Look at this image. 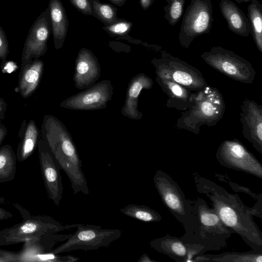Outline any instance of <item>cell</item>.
<instances>
[{
  "label": "cell",
  "instance_id": "obj_1",
  "mask_svg": "<svg viewBox=\"0 0 262 262\" xmlns=\"http://www.w3.org/2000/svg\"><path fill=\"white\" fill-rule=\"evenodd\" d=\"M196 189L211 201L224 224L238 234L252 249L262 250V233L253 215H262L254 208L246 206L237 194H232L211 180L193 173Z\"/></svg>",
  "mask_w": 262,
  "mask_h": 262
},
{
  "label": "cell",
  "instance_id": "obj_2",
  "mask_svg": "<svg viewBox=\"0 0 262 262\" xmlns=\"http://www.w3.org/2000/svg\"><path fill=\"white\" fill-rule=\"evenodd\" d=\"M42 133L43 140L70 180L73 193L88 195L90 191L82 169L81 160L67 127L56 117L46 115Z\"/></svg>",
  "mask_w": 262,
  "mask_h": 262
},
{
  "label": "cell",
  "instance_id": "obj_3",
  "mask_svg": "<svg viewBox=\"0 0 262 262\" xmlns=\"http://www.w3.org/2000/svg\"><path fill=\"white\" fill-rule=\"evenodd\" d=\"M190 212L185 233L181 238L185 242L205 247L207 251L220 250L227 245L233 232L222 222L212 208L202 198L190 200Z\"/></svg>",
  "mask_w": 262,
  "mask_h": 262
},
{
  "label": "cell",
  "instance_id": "obj_4",
  "mask_svg": "<svg viewBox=\"0 0 262 262\" xmlns=\"http://www.w3.org/2000/svg\"><path fill=\"white\" fill-rule=\"evenodd\" d=\"M225 110L222 93L217 88L207 84L203 89L192 92L191 104L187 110L182 111L176 127L199 135L202 126L216 125Z\"/></svg>",
  "mask_w": 262,
  "mask_h": 262
},
{
  "label": "cell",
  "instance_id": "obj_5",
  "mask_svg": "<svg viewBox=\"0 0 262 262\" xmlns=\"http://www.w3.org/2000/svg\"><path fill=\"white\" fill-rule=\"evenodd\" d=\"M12 205L19 212L23 220L11 227L0 230V246L37 239L45 234L57 233L76 228L78 224L63 225L50 216L32 215L18 203Z\"/></svg>",
  "mask_w": 262,
  "mask_h": 262
},
{
  "label": "cell",
  "instance_id": "obj_6",
  "mask_svg": "<svg viewBox=\"0 0 262 262\" xmlns=\"http://www.w3.org/2000/svg\"><path fill=\"white\" fill-rule=\"evenodd\" d=\"M76 228L68 239L50 252L59 254L75 250H96L109 247L122 234L119 229L103 228L99 225L78 224Z\"/></svg>",
  "mask_w": 262,
  "mask_h": 262
},
{
  "label": "cell",
  "instance_id": "obj_7",
  "mask_svg": "<svg viewBox=\"0 0 262 262\" xmlns=\"http://www.w3.org/2000/svg\"><path fill=\"white\" fill-rule=\"evenodd\" d=\"M151 63L157 76L174 81L192 92L203 89L207 82L201 71L185 61L165 51L160 58H154Z\"/></svg>",
  "mask_w": 262,
  "mask_h": 262
},
{
  "label": "cell",
  "instance_id": "obj_8",
  "mask_svg": "<svg viewBox=\"0 0 262 262\" xmlns=\"http://www.w3.org/2000/svg\"><path fill=\"white\" fill-rule=\"evenodd\" d=\"M210 67L227 77L245 83L252 84L256 72L251 64L232 51L214 46L201 55Z\"/></svg>",
  "mask_w": 262,
  "mask_h": 262
},
{
  "label": "cell",
  "instance_id": "obj_9",
  "mask_svg": "<svg viewBox=\"0 0 262 262\" xmlns=\"http://www.w3.org/2000/svg\"><path fill=\"white\" fill-rule=\"evenodd\" d=\"M182 17L178 38L180 45L188 49L195 38L211 29L214 18L211 0H191Z\"/></svg>",
  "mask_w": 262,
  "mask_h": 262
},
{
  "label": "cell",
  "instance_id": "obj_10",
  "mask_svg": "<svg viewBox=\"0 0 262 262\" xmlns=\"http://www.w3.org/2000/svg\"><path fill=\"white\" fill-rule=\"evenodd\" d=\"M153 181L164 205L178 221L185 225L190 216V200L186 198L178 183L161 169L156 170Z\"/></svg>",
  "mask_w": 262,
  "mask_h": 262
},
{
  "label": "cell",
  "instance_id": "obj_11",
  "mask_svg": "<svg viewBox=\"0 0 262 262\" xmlns=\"http://www.w3.org/2000/svg\"><path fill=\"white\" fill-rule=\"evenodd\" d=\"M215 156L217 161L224 167L262 178L261 163L237 139L223 141L218 147Z\"/></svg>",
  "mask_w": 262,
  "mask_h": 262
},
{
  "label": "cell",
  "instance_id": "obj_12",
  "mask_svg": "<svg viewBox=\"0 0 262 262\" xmlns=\"http://www.w3.org/2000/svg\"><path fill=\"white\" fill-rule=\"evenodd\" d=\"M114 93L110 80H102L63 100L62 107L75 111H94L106 107Z\"/></svg>",
  "mask_w": 262,
  "mask_h": 262
},
{
  "label": "cell",
  "instance_id": "obj_13",
  "mask_svg": "<svg viewBox=\"0 0 262 262\" xmlns=\"http://www.w3.org/2000/svg\"><path fill=\"white\" fill-rule=\"evenodd\" d=\"M38 147L40 168L48 197L59 206L63 191L61 168L44 140L38 142Z\"/></svg>",
  "mask_w": 262,
  "mask_h": 262
},
{
  "label": "cell",
  "instance_id": "obj_14",
  "mask_svg": "<svg viewBox=\"0 0 262 262\" xmlns=\"http://www.w3.org/2000/svg\"><path fill=\"white\" fill-rule=\"evenodd\" d=\"M149 245L155 251L177 262H194L196 256L207 252L202 246L187 243L181 237L168 234L151 240Z\"/></svg>",
  "mask_w": 262,
  "mask_h": 262
},
{
  "label": "cell",
  "instance_id": "obj_15",
  "mask_svg": "<svg viewBox=\"0 0 262 262\" xmlns=\"http://www.w3.org/2000/svg\"><path fill=\"white\" fill-rule=\"evenodd\" d=\"M239 121L244 137L262 154V105L246 98L240 106Z\"/></svg>",
  "mask_w": 262,
  "mask_h": 262
},
{
  "label": "cell",
  "instance_id": "obj_16",
  "mask_svg": "<svg viewBox=\"0 0 262 262\" xmlns=\"http://www.w3.org/2000/svg\"><path fill=\"white\" fill-rule=\"evenodd\" d=\"M74 72L75 86L82 90L96 83L100 76L101 68L93 53L89 50L82 48L76 58Z\"/></svg>",
  "mask_w": 262,
  "mask_h": 262
},
{
  "label": "cell",
  "instance_id": "obj_17",
  "mask_svg": "<svg viewBox=\"0 0 262 262\" xmlns=\"http://www.w3.org/2000/svg\"><path fill=\"white\" fill-rule=\"evenodd\" d=\"M50 28L46 16H39L30 29L23 53V60H29L43 55L47 50Z\"/></svg>",
  "mask_w": 262,
  "mask_h": 262
},
{
  "label": "cell",
  "instance_id": "obj_18",
  "mask_svg": "<svg viewBox=\"0 0 262 262\" xmlns=\"http://www.w3.org/2000/svg\"><path fill=\"white\" fill-rule=\"evenodd\" d=\"M154 82L146 74L140 73L134 76L129 81L126 90V96L121 113L122 115L133 120H140L142 113L138 110L139 97L143 90L152 88Z\"/></svg>",
  "mask_w": 262,
  "mask_h": 262
},
{
  "label": "cell",
  "instance_id": "obj_19",
  "mask_svg": "<svg viewBox=\"0 0 262 262\" xmlns=\"http://www.w3.org/2000/svg\"><path fill=\"white\" fill-rule=\"evenodd\" d=\"M156 81L168 97L167 107L181 111L188 110L192 102V91L174 81L157 76Z\"/></svg>",
  "mask_w": 262,
  "mask_h": 262
},
{
  "label": "cell",
  "instance_id": "obj_20",
  "mask_svg": "<svg viewBox=\"0 0 262 262\" xmlns=\"http://www.w3.org/2000/svg\"><path fill=\"white\" fill-rule=\"evenodd\" d=\"M219 6L228 29L238 35L247 37L250 34V26L243 11L230 0H221Z\"/></svg>",
  "mask_w": 262,
  "mask_h": 262
},
{
  "label": "cell",
  "instance_id": "obj_21",
  "mask_svg": "<svg viewBox=\"0 0 262 262\" xmlns=\"http://www.w3.org/2000/svg\"><path fill=\"white\" fill-rule=\"evenodd\" d=\"M261 262L262 250H254L244 252H224L220 254H202L194 258V262Z\"/></svg>",
  "mask_w": 262,
  "mask_h": 262
},
{
  "label": "cell",
  "instance_id": "obj_22",
  "mask_svg": "<svg viewBox=\"0 0 262 262\" xmlns=\"http://www.w3.org/2000/svg\"><path fill=\"white\" fill-rule=\"evenodd\" d=\"M50 15L55 48L62 47L67 27L65 13L59 0H51Z\"/></svg>",
  "mask_w": 262,
  "mask_h": 262
},
{
  "label": "cell",
  "instance_id": "obj_23",
  "mask_svg": "<svg viewBox=\"0 0 262 262\" xmlns=\"http://www.w3.org/2000/svg\"><path fill=\"white\" fill-rule=\"evenodd\" d=\"M43 69V63L41 60L35 61L25 67L19 84L23 97H28L36 89L41 78Z\"/></svg>",
  "mask_w": 262,
  "mask_h": 262
},
{
  "label": "cell",
  "instance_id": "obj_24",
  "mask_svg": "<svg viewBox=\"0 0 262 262\" xmlns=\"http://www.w3.org/2000/svg\"><path fill=\"white\" fill-rule=\"evenodd\" d=\"M247 8L250 33L258 50L262 53V5L258 0H251Z\"/></svg>",
  "mask_w": 262,
  "mask_h": 262
},
{
  "label": "cell",
  "instance_id": "obj_25",
  "mask_svg": "<svg viewBox=\"0 0 262 262\" xmlns=\"http://www.w3.org/2000/svg\"><path fill=\"white\" fill-rule=\"evenodd\" d=\"M17 157L10 146L0 148V184L13 180L16 172Z\"/></svg>",
  "mask_w": 262,
  "mask_h": 262
},
{
  "label": "cell",
  "instance_id": "obj_26",
  "mask_svg": "<svg viewBox=\"0 0 262 262\" xmlns=\"http://www.w3.org/2000/svg\"><path fill=\"white\" fill-rule=\"evenodd\" d=\"M120 211L126 216L145 223L160 222L162 219L159 212L143 205L128 204L120 208Z\"/></svg>",
  "mask_w": 262,
  "mask_h": 262
},
{
  "label": "cell",
  "instance_id": "obj_27",
  "mask_svg": "<svg viewBox=\"0 0 262 262\" xmlns=\"http://www.w3.org/2000/svg\"><path fill=\"white\" fill-rule=\"evenodd\" d=\"M37 137V128L34 122L31 120L17 151L16 157L18 161H24L31 156L36 146Z\"/></svg>",
  "mask_w": 262,
  "mask_h": 262
},
{
  "label": "cell",
  "instance_id": "obj_28",
  "mask_svg": "<svg viewBox=\"0 0 262 262\" xmlns=\"http://www.w3.org/2000/svg\"><path fill=\"white\" fill-rule=\"evenodd\" d=\"M164 7V18L171 26L175 25L182 17L185 0H166Z\"/></svg>",
  "mask_w": 262,
  "mask_h": 262
},
{
  "label": "cell",
  "instance_id": "obj_29",
  "mask_svg": "<svg viewBox=\"0 0 262 262\" xmlns=\"http://www.w3.org/2000/svg\"><path fill=\"white\" fill-rule=\"evenodd\" d=\"M94 7L96 12L101 18L109 22L114 20L115 13L113 8L110 5L95 2Z\"/></svg>",
  "mask_w": 262,
  "mask_h": 262
},
{
  "label": "cell",
  "instance_id": "obj_30",
  "mask_svg": "<svg viewBox=\"0 0 262 262\" xmlns=\"http://www.w3.org/2000/svg\"><path fill=\"white\" fill-rule=\"evenodd\" d=\"M226 181L229 184L231 187L232 188V189L235 191H243L245 193L250 195L251 197L254 199L255 200L257 201V203H261L262 201V195L261 194H256L254 192L251 191L250 190L248 189L246 187H243L242 186H239L238 185L232 183L229 181Z\"/></svg>",
  "mask_w": 262,
  "mask_h": 262
},
{
  "label": "cell",
  "instance_id": "obj_31",
  "mask_svg": "<svg viewBox=\"0 0 262 262\" xmlns=\"http://www.w3.org/2000/svg\"><path fill=\"white\" fill-rule=\"evenodd\" d=\"M130 27L129 23L120 22L111 25L107 29L111 32L117 34H123L127 32Z\"/></svg>",
  "mask_w": 262,
  "mask_h": 262
},
{
  "label": "cell",
  "instance_id": "obj_32",
  "mask_svg": "<svg viewBox=\"0 0 262 262\" xmlns=\"http://www.w3.org/2000/svg\"><path fill=\"white\" fill-rule=\"evenodd\" d=\"M8 53V43L5 32L0 26V58L5 60Z\"/></svg>",
  "mask_w": 262,
  "mask_h": 262
},
{
  "label": "cell",
  "instance_id": "obj_33",
  "mask_svg": "<svg viewBox=\"0 0 262 262\" xmlns=\"http://www.w3.org/2000/svg\"><path fill=\"white\" fill-rule=\"evenodd\" d=\"M76 7L83 13L91 14V9L88 0H71Z\"/></svg>",
  "mask_w": 262,
  "mask_h": 262
},
{
  "label": "cell",
  "instance_id": "obj_34",
  "mask_svg": "<svg viewBox=\"0 0 262 262\" xmlns=\"http://www.w3.org/2000/svg\"><path fill=\"white\" fill-rule=\"evenodd\" d=\"M5 202V199L0 195V204H4ZM13 216V214L12 212L0 207V221L10 219Z\"/></svg>",
  "mask_w": 262,
  "mask_h": 262
},
{
  "label": "cell",
  "instance_id": "obj_35",
  "mask_svg": "<svg viewBox=\"0 0 262 262\" xmlns=\"http://www.w3.org/2000/svg\"><path fill=\"white\" fill-rule=\"evenodd\" d=\"M156 0H140V3L142 7L144 10L147 9Z\"/></svg>",
  "mask_w": 262,
  "mask_h": 262
},
{
  "label": "cell",
  "instance_id": "obj_36",
  "mask_svg": "<svg viewBox=\"0 0 262 262\" xmlns=\"http://www.w3.org/2000/svg\"><path fill=\"white\" fill-rule=\"evenodd\" d=\"M138 262H156V260L151 259L146 254H143L137 261Z\"/></svg>",
  "mask_w": 262,
  "mask_h": 262
},
{
  "label": "cell",
  "instance_id": "obj_37",
  "mask_svg": "<svg viewBox=\"0 0 262 262\" xmlns=\"http://www.w3.org/2000/svg\"><path fill=\"white\" fill-rule=\"evenodd\" d=\"M6 134V130L4 127H0V145L1 144L3 139Z\"/></svg>",
  "mask_w": 262,
  "mask_h": 262
},
{
  "label": "cell",
  "instance_id": "obj_38",
  "mask_svg": "<svg viewBox=\"0 0 262 262\" xmlns=\"http://www.w3.org/2000/svg\"><path fill=\"white\" fill-rule=\"evenodd\" d=\"M112 2L116 4V5H119L121 4L124 0H111Z\"/></svg>",
  "mask_w": 262,
  "mask_h": 262
},
{
  "label": "cell",
  "instance_id": "obj_39",
  "mask_svg": "<svg viewBox=\"0 0 262 262\" xmlns=\"http://www.w3.org/2000/svg\"><path fill=\"white\" fill-rule=\"evenodd\" d=\"M238 4H241L243 3H248L250 2L251 0H234Z\"/></svg>",
  "mask_w": 262,
  "mask_h": 262
},
{
  "label": "cell",
  "instance_id": "obj_40",
  "mask_svg": "<svg viewBox=\"0 0 262 262\" xmlns=\"http://www.w3.org/2000/svg\"><path fill=\"white\" fill-rule=\"evenodd\" d=\"M0 262H8V261L5 258L0 255Z\"/></svg>",
  "mask_w": 262,
  "mask_h": 262
},
{
  "label": "cell",
  "instance_id": "obj_41",
  "mask_svg": "<svg viewBox=\"0 0 262 262\" xmlns=\"http://www.w3.org/2000/svg\"><path fill=\"white\" fill-rule=\"evenodd\" d=\"M2 104H1V103H0V111L2 110Z\"/></svg>",
  "mask_w": 262,
  "mask_h": 262
}]
</instances>
